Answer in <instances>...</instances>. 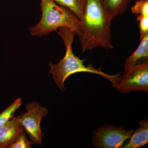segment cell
<instances>
[{"mask_svg": "<svg viewBox=\"0 0 148 148\" xmlns=\"http://www.w3.org/2000/svg\"><path fill=\"white\" fill-rule=\"evenodd\" d=\"M41 18L29 29L33 36L42 37L50 34L61 28L71 29L78 36L81 32L80 21L71 12L56 3L53 0H40Z\"/></svg>", "mask_w": 148, "mask_h": 148, "instance_id": "cell-3", "label": "cell"}, {"mask_svg": "<svg viewBox=\"0 0 148 148\" xmlns=\"http://www.w3.org/2000/svg\"><path fill=\"white\" fill-rule=\"evenodd\" d=\"M140 127L135 130L129 142L123 144L121 148H139L145 145L148 143V119L140 123Z\"/></svg>", "mask_w": 148, "mask_h": 148, "instance_id": "cell-8", "label": "cell"}, {"mask_svg": "<svg viewBox=\"0 0 148 148\" xmlns=\"http://www.w3.org/2000/svg\"><path fill=\"white\" fill-rule=\"evenodd\" d=\"M104 10L111 20L125 12L130 0H100Z\"/></svg>", "mask_w": 148, "mask_h": 148, "instance_id": "cell-9", "label": "cell"}, {"mask_svg": "<svg viewBox=\"0 0 148 148\" xmlns=\"http://www.w3.org/2000/svg\"><path fill=\"white\" fill-rule=\"evenodd\" d=\"M58 5L71 12L80 21L83 14L86 0H53Z\"/></svg>", "mask_w": 148, "mask_h": 148, "instance_id": "cell-11", "label": "cell"}, {"mask_svg": "<svg viewBox=\"0 0 148 148\" xmlns=\"http://www.w3.org/2000/svg\"><path fill=\"white\" fill-rule=\"evenodd\" d=\"M32 141L27 140L23 130L8 148H30L32 147Z\"/></svg>", "mask_w": 148, "mask_h": 148, "instance_id": "cell-14", "label": "cell"}, {"mask_svg": "<svg viewBox=\"0 0 148 148\" xmlns=\"http://www.w3.org/2000/svg\"><path fill=\"white\" fill-rule=\"evenodd\" d=\"M58 34L64 40L66 47V52L64 58L57 64L50 62L49 73L53 75V78L58 88L62 91L65 90L64 83L71 75L79 73L88 72L101 75L112 82L115 87L119 81L121 76L119 75H111L101 71V69H95L92 65L85 66L84 60L77 57L73 52L72 44L76 33L71 29L66 28L58 29Z\"/></svg>", "mask_w": 148, "mask_h": 148, "instance_id": "cell-2", "label": "cell"}, {"mask_svg": "<svg viewBox=\"0 0 148 148\" xmlns=\"http://www.w3.org/2000/svg\"><path fill=\"white\" fill-rule=\"evenodd\" d=\"M132 14L148 16V0H137L131 8Z\"/></svg>", "mask_w": 148, "mask_h": 148, "instance_id": "cell-13", "label": "cell"}, {"mask_svg": "<svg viewBox=\"0 0 148 148\" xmlns=\"http://www.w3.org/2000/svg\"><path fill=\"white\" fill-rule=\"evenodd\" d=\"M111 21L100 0H86L78 36L83 52L99 47L108 50L113 48Z\"/></svg>", "mask_w": 148, "mask_h": 148, "instance_id": "cell-1", "label": "cell"}, {"mask_svg": "<svg viewBox=\"0 0 148 148\" xmlns=\"http://www.w3.org/2000/svg\"><path fill=\"white\" fill-rule=\"evenodd\" d=\"M135 131L112 125L101 126L93 132V146L97 148H121L125 141L130 139Z\"/></svg>", "mask_w": 148, "mask_h": 148, "instance_id": "cell-6", "label": "cell"}, {"mask_svg": "<svg viewBox=\"0 0 148 148\" xmlns=\"http://www.w3.org/2000/svg\"><path fill=\"white\" fill-rule=\"evenodd\" d=\"M26 108V113L14 117L29 135L32 144L40 145L44 137L41 129V121L47 116L48 111L45 107L40 106L36 102H30Z\"/></svg>", "mask_w": 148, "mask_h": 148, "instance_id": "cell-4", "label": "cell"}, {"mask_svg": "<svg viewBox=\"0 0 148 148\" xmlns=\"http://www.w3.org/2000/svg\"><path fill=\"white\" fill-rule=\"evenodd\" d=\"M24 130L23 126L14 116L0 127V148H8Z\"/></svg>", "mask_w": 148, "mask_h": 148, "instance_id": "cell-7", "label": "cell"}, {"mask_svg": "<svg viewBox=\"0 0 148 148\" xmlns=\"http://www.w3.org/2000/svg\"><path fill=\"white\" fill-rule=\"evenodd\" d=\"M140 40L141 42L138 48L125 61V69L135 66L138 64V61L142 58L148 59V34L143 37Z\"/></svg>", "mask_w": 148, "mask_h": 148, "instance_id": "cell-10", "label": "cell"}, {"mask_svg": "<svg viewBox=\"0 0 148 148\" xmlns=\"http://www.w3.org/2000/svg\"><path fill=\"white\" fill-rule=\"evenodd\" d=\"M137 21H139L140 39L148 34V16L138 15Z\"/></svg>", "mask_w": 148, "mask_h": 148, "instance_id": "cell-15", "label": "cell"}, {"mask_svg": "<svg viewBox=\"0 0 148 148\" xmlns=\"http://www.w3.org/2000/svg\"><path fill=\"white\" fill-rule=\"evenodd\" d=\"M21 98H18L0 113V127L13 117L15 112L21 106Z\"/></svg>", "mask_w": 148, "mask_h": 148, "instance_id": "cell-12", "label": "cell"}, {"mask_svg": "<svg viewBox=\"0 0 148 148\" xmlns=\"http://www.w3.org/2000/svg\"><path fill=\"white\" fill-rule=\"evenodd\" d=\"M115 87L123 93L140 90L148 92V59L132 67L125 68L123 76H121Z\"/></svg>", "mask_w": 148, "mask_h": 148, "instance_id": "cell-5", "label": "cell"}]
</instances>
